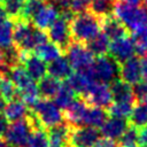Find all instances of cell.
<instances>
[{"label":"cell","instance_id":"cell-1","mask_svg":"<svg viewBox=\"0 0 147 147\" xmlns=\"http://www.w3.org/2000/svg\"><path fill=\"white\" fill-rule=\"evenodd\" d=\"M72 41L86 45L95 36L100 33V18L91 14L88 10L77 14L69 23Z\"/></svg>","mask_w":147,"mask_h":147},{"label":"cell","instance_id":"cell-2","mask_svg":"<svg viewBox=\"0 0 147 147\" xmlns=\"http://www.w3.org/2000/svg\"><path fill=\"white\" fill-rule=\"evenodd\" d=\"M87 74L93 82L110 85L119 79V64L108 54L98 56L94 59Z\"/></svg>","mask_w":147,"mask_h":147},{"label":"cell","instance_id":"cell-3","mask_svg":"<svg viewBox=\"0 0 147 147\" xmlns=\"http://www.w3.org/2000/svg\"><path fill=\"white\" fill-rule=\"evenodd\" d=\"M30 110L34 114V116L46 130L64 122L63 110H61L52 100L40 98L30 108Z\"/></svg>","mask_w":147,"mask_h":147},{"label":"cell","instance_id":"cell-4","mask_svg":"<svg viewBox=\"0 0 147 147\" xmlns=\"http://www.w3.org/2000/svg\"><path fill=\"white\" fill-rule=\"evenodd\" d=\"M114 15L131 32L147 25V9L145 7H136L116 2Z\"/></svg>","mask_w":147,"mask_h":147},{"label":"cell","instance_id":"cell-5","mask_svg":"<svg viewBox=\"0 0 147 147\" xmlns=\"http://www.w3.org/2000/svg\"><path fill=\"white\" fill-rule=\"evenodd\" d=\"M75 71H87L94 61V55L86 45L72 41L64 52Z\"/></svg>","mask_w":147,"mask_h":147},{"label":"cell","instance_id":"cell-6","mask_svg":"<svg viewBox=\"0 0 147 147\" xmlns=\"http://www.w3.org/2000/svg\"><path fill=\"white\" fill-rule=\"evenodd\" d=\"M31 133H32V126L29 119L25 117L21 121L9 124L3 139L11 147H28V142Z\"/></svg>","mask_w":147,"mask_h":147},{"label":"cell","instance_id":"cell-7","mask_svg":"<svg viewBox=\"0 0 147 147\" xmlns=\"http://www.w3.org/2000/svg\"><path fill=\"white\" fill-rule=\"evenodd\" d=\"M100 130L96 127H70L69 147H94L100 139Z\"/></svg>","mask_w":147,"mask_h":147},{"label":"cell","instance_id":"cell-8","mask_svg":"<svg viewBox=\"0 0 147 147\" xmlns=\"http://www.w3.org/2000/svg\"><path fill=\"white\" fill-rule=\"evenodd\" d=\"M69 23L70 22H68L62 16H60L51 25V28L48 29V32H47L51 41L54 42L55 45H57L63 51V53L69 47V45L72 42Z\"/></svg>","mask_w":147,"mask_h":147},{"label":"cell","instance_id":"cell-9","mask_svg":"<svg viewBox=\"0 0 147 147\" xmlns=\"http://www.w3.org/2000/svg\"><path fill=\"white\" fill-rule=\"evenodd\" d=\"M90 106L99 107V108H109L113 105V96L110 92V87L107 84L102 83H93L84 98Z\"/></svg>","mask_w":147,"mask_h":147},{"label":"cell","instance_id":"cell-10","mask_svg":"<svg viewBox=\"0 0 147 147\" xmlns=\"http://www.w3.org/2000/svg\"><path fill=\"white\" fill-rule=\"evenodd\" d=\"M88 103L86 100L82 96H76V99L72 101V103L63 110L64 122L70 127H79L83 126V118L85 116V113L88 108Z\"/></svg>","mask_w":147,"mask_h":147},{"label":"cell","instance_id":"cell-11","mask_svg":"<svg viewBox=\"0 0 147 147\" xmlns=\"http://www.w3.org/2000/svg\"><path fill=\"white\" fill-rule=\"evenodd\" d=\"M134 53H136V48L133 41L129 37L113 40L109 45L108 55H110L119 65L125 61H127L129 59H131L132 56H134Z\"/></svg>","mask_w":147,"mask_h":147},{"label":"cell","instance_id":"cell-12","mask_svg":"<svg viewBox=\"0 0 147 147\" xmlns=\"http://www.w3.org/2000/svg\"><path fill=\"white\" fill-rule=\"evenodd\" d=\"M141 78V60L138 56H132L119 65V79L129 85H137Z\"/></svg>","mask_w":147,"mask_h":147},{"label":"cell","instance_id":"cell-13","mask_svg":"<svg viewBox=\"0 0 147 147\" xmlns=\"http://www.w3.org/2000/svg\"><path fill=\"white\" fill-rule=\"evenodd\" d=\"M21 64L25 69V71L29 74V76L33 80H40L46 76L47 72V65L45 61H42L40 57H38L34 53H24L22 56Z\"/></svg>","mask_w":147,"mask_h":147},{"label":"cell","instance_id":"cell-14","mask_svg":"<svg viewBox=\"0 0 147 147\" xmlns=\"http://www.w3.org/2000/svg\"><path fill=\"white\" fill-rule=\"evenodd\" d=\"M100 25L102 32L109 38V40H117L124 37H129L130 31L115 16L110 15L100 20Z\"/></svg>","mask_w":147,"mask_h":147},{"label":"cell","instance_id":"cell-15","mask_svg":"<svg viewBox=\"0 0 147 147\" xmlns=\"http://www.w3.org/2000/svg\"><path fill=\"white\" fill-rule=\"evenodd\" d=\"M130 126V123L125 118L118 117H108V119L100 127V133L103 138H108L111 140H119V138L124 134V132Z\"/></svg>","mask_w":147,"mask_h":147},{"label":"cell","instance_id":"cell-16","mask_svg":"<svg viewBox=\"0 0 147 147\" xmlns=\"http://www.w3.org/2000/svg\"><path fill=\"white\" fill-rule=\"evenodd\" d=\"M64 83L78 95L82 98H85L91 85L94 83L91 77L88 76L87 71H75L72 72Z\"/></svg>","mask_w":147,"mask_h":147},{"label":"cell","instance_id":"cell-17","mask_svg":"<svg viewBox=\"0 0 147 147\" xmlns=\"http://www.w3.org/2000/svg\"><path fill=\"white\" fill-rule=\"evenodd\" d=\"M46 131L48 138V147H69L70 126L65 122Z\"/></svg>","mask_w":147,"mask_h":147},{"label":"cell","instance_id":"cell-18","mask_svg":"<svg viewBox=\"0 0 147 147\" xmlns=\"http://www.w3.org/2000/svg\"><path fill=\"white\" fill-rule=\"evenodd\" d=\"M110 92L113 96L114 102H129V103H136L134 92L133 87L129 85L127 83L123 82L122 79H117L113 82L110 85Z\"/></svg>","mask_w":147,"mask_h":147},{"label":"cell","instance_id":"cell-19","mask_svg":"<svg viewBox=\"0 0 147 147\" xmlns=\"http://www.w3.org/2000/svg\"><path fill=\"white\" fill-rule=\"evenodd\" d=\"M30 113V108L26 106V103L20 99L18 96L9 102L6 103V107L3 109V115L8 119V122H17L23 118H25Z\"/></svg>","mask_w":147,"mask_h":147},{"label":"cell","instance_id":"cell-20","mask_svg":"<svg viewBox=\"0 0 147 147\" xmlns=\"http://www.w3.org/2000/svg\"><path fill=\"white\" fill-rule=\"evenodd\" d=\"M57 16H59V13L55 10V8L53 6H51L47 2V5L44 6L39 10V13L32 18L31 23L33 24L34 28L45 31V30H48L51 28V25L55 22Z\"/></svg>","mask_w":147,"mask_h":147},{"label":"cell","instance_id":"cell-21","mask_svg":"<svg viewBox=\"0 0 147 147\" xmlns=\"http://www.w3.org/2000/svg\"><path fill=\"white\" fill-rule=\"evenodd\" d=\"M63 83L60 79H56L52 76H45L44 78H41L38 82V92H39V96L41 99H54L55 95L59 93V91L61 90Z\"/></svg>","mask_w":147,"mask_h":147},{"label":"cell","instance_id":"cell-22","mask_svg":"<svg viewBox=\"0 0 147 147\" xmlns=\"http://www.w3.org/2000/svg\"><path fill=\"white\" fill-rule=\"evenodd\" d=\"M47 72L49 76L56 79H67L72 74V67L67 57L60 56L59 59L52 61L47 65Z\"/></svg>","mask_w":147,"mask_h":147},{"label":"cell","instance_id":"cell-23","mask_svg":"<svg viewBox=\"0 0 147 147\" xmlns=\"http://www.w3.org/2000/svg\"><path fill=\"white\" fill-rule=\"evenodd\" d=\"M108 111L103 108L88 106L85 116L83 118V126H91V127H101L103 123L108 119Z\"/></svg>","mask_w":147,"mask_h":147},{"label":"cell","instance_id":"cell-24","mask_svg":"<svg viewBox=\"0 0 147 147\" xmlns=\"http://www.w3.org/2000/svg\"><path fill=\"white\" fill-rule=\"evenodd\" d=\"M33 53L38 57H40L42 61L51 63L52 61H54V60L59 59L60 56H62L63 51L57 45H55L54 42L46 41V42L39 45L38 47H36L34 51H33Z\"/></svg>","mask_w":147,"mask_h":147},{"label":"cell","instance_id":"cell-25","mask_svg":"<svg viewBox=\"0 0 147 147\" xmlns=\"http://www.w3.org/2000/svg\"><path fill=\"white\" fill-rule=\"evenodd\" d=\"M116 0H91L88 11L98 18H103L114 15Z\"/></svg>","mask_w":147,"mask_h":147},{"label":"cell","instance_id":"cell-26","mask_svg":"<svg viewBox=\"0 0 147 147\" xmlns=\"http://www.w3.org/2000/svg\"><path fill=\"white\" fill-rule=\"evenodd\" d=\"M109 38L103 33L100 32L98 36H95L91 41H88L86 44V47L92 52L93 55L98 56H102V55H107L109 53Z\"/></svg>","mask_w":147,"mask_h":147},{"label":"cell","instance_id":"cell-27","mask_svg":"<svg viewBox=\"0 0 147 147\" xmlns=\"http://www.w3.org/2000/svg\"><path fill=\"white\" fill-rule=\"evenodd\" d=\"M76 96H77V94L63 82V85H62L61 90L59 91V93L54 98V103L61 110H65L72 103V101L76 99Z\"/></svg>","mask_w":147,"mask_h":147},{"label":"cell","instance_id":"cell-28","mask_svg":"<svg viewBox=\"0 0 147 147\" xmlns=\"http://www.w3.org/2000/svg\"><path fill=\"white\" fill-rule=\"evenodd\" d=\"M131 38L136 48V52L139 56H147V25L142 26L131 33Z\"/></svg>","mask_w":147,"mask_h":147},{"label":"cell","instance_id":"cell-29","mask_svg":"<svg viewBox=\"0 0 147 147\" xmlns=\"http://www.w3.org/2000/svg\"><path fill=\"white\" fill-rule=\"evenodd\" d=\"M129 123L130 125L141 129L147 125V106L142 103L134 105L133 110L129 117Z\"/></svg>","mask_w":147,"mask_h":147},{"label":"cell","instance_id":"cell-30","mask_svg":"<svg viewBox=\"0 0 147 147\" xmlns=\"http://www.w3.org/2000/svg\"><path fill=\"white\" fill-rule=\"evenodd\" d=\"M25 0H3L2 6L11 21H17L22 18Z\"/></svg>","mask_w":147,"mask_h":147},{"label":"cell","instance_id":"cell-31","mask_svg":"<svg viewBox=\"0 0 147 147\" xmlns=\"http://www.w3.org/2000/svg\"><path fill=\"white\" fill-rule=\"evenodd\" d=\"M136 103H129V102H113V105L108 108V115L110 117H118V118H125L127 119L133 110Z\"/></svg>","mask_w":147,"mask_h":147},{"label":"cell","instance_id":"cell-32","mask_svg":"<svg viewBox=\"0 0 147 147\" xmlns=\"http://www.w3.org/2000/svg\"><path fill=\"white\" fill-rule=\"evenodd\" d=\"M13 32H14V22L11 20H8L0 25V49H6L14 45Z\"/></svg>","mask_w":147,"mask_h":147},{"label":"cell","instance_id":"cell-33","mask_svg":"<svg viewBox=\"0 0 147 147\" xmlns=\"http://www.w3.org/2000/svg\"><path fill=\"white\" fill-rule=\"evenodd\" d=\"M47 5V0H25L22 18L31 22L32 18L39 13V10Z\"/></svg>","mask_w":147,"mask_h":147},{"label":"cell","instance_id":"cell-34","mask_svg":"<svg viewBox=\"0 0 147 147\" xmlns=\"http://www.w3.org/2000/svg\"><path fill=\"white\" fill-rule=\"evenodd\" d=\"M0 96L6 102H9L18 96L15 85L7 76L0 77Z\"/></svg>","mask_w":147,"mask_h":147},{"label":"cell","instance_id":"cell-35","mask_svg":"<svg viewBox=\"0 0 147 147\" xmlns=\"http://www.w3.org/2000/svg\"><path fill=\"white\" fill-rule=\"evenodd\" d=\"M28 147H48L47 131L44 127L33 129L30 136Z\"/></svg>","mask_w":147,"mask_h":147},{"label":"cell","instance_id":"cell-36","mask_svg":"<svg viewBox=\"0 0 147 147\" xmlns=\"http://www.w3.org/2000/svg\"><path fill=\"white\" fill-rule=\"evenodd\" d=\"M119 147H139L138 144V129L130 125L124 134L118 140Z\"/></svg>","mask_w":147,"mask_h":147},{"label":"cell","instance_id":"cell-37","mask_svg":"<svg viewBox=\"0 0 147 147\" xmlns=\"http://www.w3.org/2000/svg\"><path fill=\"white\" fill-rule=\"evenodd\" d=\"M133 92H134L136 101L138 103H142V105L147 106V83H145V82L138 83L137 85H134Z\"/></svg>","mask_w":147,"mask_h":147},{"label":"cell","instance_id":"cell-38","mask_svg":"<svg viewBox=\"0 0 147 147\" xmlns=\"http://www.w3.org/2000/svg\"><path fill=\"white\" fill-rule=\"evenodd\" d=\"M47 2L51 6H53L55 8V10L60 15L71 10V2H72V0H47Z\"/></svg>","mask_w":147,"mask_h":147},{"label":"cell","instance_id":"cell-39","mask_svg":"<svg viewBox=\"0 0 147 147\" xmlns=\"http://www.w3.org/2000/svg\"><path fill=\"white\" fill-rule=\"evenodd\" d=\"M138 144L139 147H147V125L138 129Z\"/></svg>","mask_w":147,"mask_h":147},{"label":"cell","instance_id":"cell-40","mask_svg":"<svg viewBox=\"0 0 147 147\" xmlns=\"http://www.w3.org/2000/svg\"><path fill=\"white\" fill-rule=\"evenodd\" d=\"M94 147H119L118 142L108 138H100Z\"/></svg>","mask_w":147,"mask_h":147},{"label":"cell","instance_id":"cell-41","mask_svg":"<svg viewBox=\"0 0 147 147\" xmlns=\"http://www.w3.org/2000/svg\"><path fill=\"white\" fill-rule=\"evenodd\" d=\"M8 126H9V123H8V119L6 118V116L1 113L0 114V138H3L7 130H8Z\"/></svg>","mask_w":147,"mask_h":147},{"label":"cell","instance_id":"cell-42","mask_svg":"<svg viewBox=\"0 0 147 147\" xmlns=\"http://www.w3.org/2000/svg\"><path fill=\"white\" fill-rule=\"evenodd\" d=\"M141 75L145 83H147V56L141 59Z\"/></svg>","mask_w":147,"mask_h":147},{"label":"cell","instance_id":"cell-43","mask_svg":"<svg viewBox=\"0 0 147 147\" xmlns=\"http://www.w3.org/2000/svg\"><path fill=\"white\" fill-rule=\"evenodd\" d=\"M116 2H122V3H125V5L139 7L144 3V0H116Z\"/></svg>","mask_w":147,"mask_h":147},{"label":"cell","instance_id":"cell-44","mask_svg":"<svg viewBox=\"0 0 147 147\" xmlns=\"http://www.w3.org/2000/svg\"><path fill=\"white\" fill-rule=\"evenodd\" d=\"M6 21H8V15H7V13H6L3 6L0 5V25L3 24Z\"/></svg>","mask_w":147,"mask_h":147},{"label":"cell","instance_id":"cell-45","mask_svg":"<svg viewBox=\"0 0 147 147\" xmlns=\"http://www.w3.org/2000/svg\"><path fill=\"white\" fill-rule=\"evenodd\" d=\"M0 147H11L3 138H0Z\"/></svg>","mask_w":147,"mask_h":147},{"label":"cell","instance_id":"cell-46","mask_svg":"<svg viewBox=\"0 0 147 147\" xmlns=\"http://www.w3.org/2000/svg\"><path fill=\"white\" fill-rule=\"evenodd\" d=\"M5 107H6V101L0 96V114H1V111H3Z\"/></svg>","mask_w":147,"mask_h":147},{"label":"cell","instance_id":"cell-47","mask_svg":"<svg viewBox=\"0 0 147 147\" xmlns=\"http://www.w3.org/2000/svg\"><path fill=\"white\" fill-rule=\"evenodd\" d=\"M144 5H145V8L147 9V0H144Z\"/></svg>","mask_w":147,"mask_h":147},{"label":"cell","instance_id":"cell-48","mask_svg":"<svg viewBox=\"0 0 147 147\" xmlns=\"http://www.w3.org/2000/svg\"><path fill=\"white\" fill-rule=\"evenodd\" d=\"M0 77H2V74H1V71H0Z\"/></svg>","mask_w":147,"mask_h":147},{"label":"cell","instance_id":"cell-49","mask_svg":"<svg viewBox=\"0 0 147 147\" xmlns=\"http://www.w3.org/2000/svg\"><path fill=\"white\" fill-rule=\"evenodd\" d=\"M2 1H3V0H0V2H2Z\"/></svg>","mask_w":147,"mask_h":147}]
</instances>
